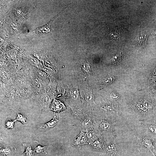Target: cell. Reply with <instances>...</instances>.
I'll use <instances>...</instances> for the list:
<instances>
[{
    "label": "cell",
    "instance_id": "cell-1",
    "mask_svg": "<svg viewBox=\"0 0 156 156\" xmlns=\"http://www.w3.org/2000/svg\"><path fill=\"white\" fill-rule=\"evenodd\" d=\"M98 111L94 115L96 119H116L118 115V109L116 105L109 103H103L98 106Z\"/></svg>",
    "mask_w": 156,
    "mask_h": 156
},
{
    "label": "cell",
    "instance_id": "cell-2",
    "mask_svg": "<svg viewBox=\"0 0 156 156\" xmlns=\"http://www.w3.org/2000/svg\"><path fill=\"white\" fill-rule=\"evenodd\" d=\"M96 121L98 129L102 135L115 131L116 119L104 118L96 119Z\"/></svg>",
    "mask_w": 156,
    "mask_h": 156
},
{
    "label": "cell",
    "instance_id": "cell-3",
    "mask_svg": "<svg viewBox=\"0 0 156 156\" xmlns=\"http://www.w3.org/2000/svg\"><path fill=\"white\" fill-rule=\"evenodd\" d=\"M81 131L85 133L98 128L97 124L94 116L89 114L77 124Z\"/></svg>",
    "mask_w": 156,
    "mask_h": 156
},
{
    "label": "cell",
    "instance_id": "cell-4",
    "mask_svg": "<svg viewBox=\"0 0 156 156\" xmlns=\"http://www.w3.org/2000/svg\"><path fill=\"white\" fill-rule=\"evenodd\" d=\"M92 151L98 152H106L107 145L105 140L102 136L91 143L89 145Z\"/></svg>",
    "mask_w": 156,
    "mask_h": 156
},
{
    "label": "cell",
    "instance_id": "cell-5",
    "mask_svg": "<svg viewBox=\"0 0 156 156\" xmlns=\"http://www.w3.org/2000/svg\"><path fill=\"white\" fill-rule=\"evenodd\" d=\"M134 142L137 145L149 149L153 147L152 141L146 136L135 135Z\"/></svg>",
    "mask_w": 156,
    "mask_h": 156
},
{
    "label": "cell",
    "instance_id": "cell-6",
    "mask_svg": "<svg viewBox=\"0 0 156 156\" xmlns=\"http://www.w3.org/2000/svg\"><path fill=\"white\" fill-rule=\"evenodd\" d=\"M86 144H88L86 133L81 131L79 134L75 138L72 146L74 147L80 148Z\"/></svg>",
    "mask_w": 156,
    "mask_h": 156
},
{
    "label": "cell",
    "instance_id": "cell-7",
    "mask_svg": "<svg viewBox=\"0 0 156 156\" xmlns=\"http://www.w3.org/2000/svg\"><path fill=\"white\" fill-rule=\"evenodd\" d=\"M71 108L73 116L80 121L90 114L87 110L79 106H76Z\"/></svg>",
    "mask_w": 156,
    "mask_h": 156
},
{
    "label": "cell",
    "instance_id": "cell-8",
    "mask_svg": "<svg viewBox=\"0 0 156 156\" xmlns=\"http://www.w3.org/2000/svg\"><path fill=\"white\" fill-rule=\"evenodd\" d=\"M116 136H114L113 140L107 145L106 152L109 156H116L120 152V148L116 141Z\"/></svg>",
    "mask_w": 156,
    "mask_h": 156
},
{
    "label": "cell",
    "instance_id": "cell-9",
    "mask_svg": "<svg viewBox=\"0 0 156 156\" xmlns=\"http://www.w3.org/2000/svg\"><path fill=\"white\" fill-rule=\"evenodd\" d=\"M58 121L59 120L56 119L54 114L53 119L51 121L44 124H37V126L38 129L40 130L46 131L55 127Z\"/></svg>",
    "mask_w": 156,
    "mask_h": 156
},
{
    "label": "cell",
    "instance_id": "cell-10",
    "mask_svg": "<svg viewBox=\"0 0 156 156\" xmlns=\"http://www.w3.org/2000/svg\"><path fill=\"white\" fill-rule=\"evenodd\" d=\"M49 109L55 112L59 113L60 112L65 109L66 107L62 102L54 99L50 105Z\"/></svg>",
    "mask_w": 156,
    "mask_h": 156
},
{
    "label": "cell",
    "instance_id": "cell-11",
    "mask_svg": "<svg viewBox=\"0 0 156 156\" xmlns=\"http://www.w3.org/2000/svg\"><path fill=\"white\" fill-rule=\"evenodd\" d=\"M86 133L89 145L103 135L101 134L98 128L89 131Z\"/></svg>",
    "mask_w": 156,
    "mask_h": 156
},
{
    "label": "cell",
    "instance_id": "cell-12",
    "mask_svg": "<svg viewBox=\"0 0 156 156\" xmlns=\"http://www.w3.org/2000/svg\"><path fill=\"white\" fill-rule=\"evenodd\" d=\"M115 79L114 76L111 75H107L102 78L101 82L103 85H108L112 83Z\"/></svg>",
    "mask_w": 156,
    "mask_h": 156
},
{
    "label": "cell",
    "instance_id": "cell-13",
    "mask_svg": "<svg viewBox=\"0 0 156 156\" xmlns=\"http://www.w3.org/2000/svg\"><path fill=\"white\" fill-rule=\"evenodd\" d=\"M23 145L25 147V151L21 155V156H33L34 151L29 145L23 144Z\"/></svg>",
    "mask_w": 156,
    "mask_h": 156
},
{
    "label": "cell",
    "instance_id": "cell-14",
    "mask_svg": "<svg viewBox=\"0 0 156 156\" xmlns=\"http://www.w3.org/2000/svg\"><path fill=\"white\" fill-rule=\"evenodd\" d=\"M77 89L75 87L71 88L70 91L69 96L73 101H77L78 98V94Z\"/></svg>",
    "mask_w": 156,
    "mask_h": 156
},
{
    "label": "cell",
    "instance_id": "cell-15",
    "mask_svg": "<svg viewBox=\"0 0 156 156\" xmlns=\"http://www.w3.org/2000/svg\"><path fill=\"white\" fill-rule=\"evenodd\" d=\"M85 100L91 105L92 103H94L93 95L90 92H86L84 94Z\"/></svg>",
    "mask_w": 156,
    "mask_h": 156
},
{
    "label": "cell",
    "instance_id": "cell-16",
    "mask_svg": "<svg viewBox=\"0 0 156 156\" xmlns=\"http://www.w3.org/2000/svg\"><path fill=\"white\" fill-rule=\"evenodd\" d=\"M0 153L5 156H9L11 153V149L9 147H6L3 148H1Z\"/></svg>",
    "mask_w": 156,
    "mask_h": 156
},
{
    "label": "cell",
    "instance_id": "cell-17",
    "mask_svg": "<svg viewBox=\"0 0 156 156\" xmlns=\"http://www.w3.org/2000/svg\"><path fill=\"white\" fill-rule=\"evenodd\" d=\"M16 118L17 120L21 122L23 124H25L27 122L26 116L23 114H18Z\"/></svg>",
    "mask_w": 156,
    "mask_h": 156
},
{
    "label": "cell",
    "instance_id": "cell-18",
    "mask_svg": "<svg viewBox=\"0 0 156 156\" xmlns=\"http://www.w3.org/2000/svg\"><path fill=\"white\" fill-rule=\"evenodd\" d=\"M48 146H42L40 145L35 146L34 151L38 153H43L45 152V150Z\"/></svg>",
    "mask_w": 156,
    "mask_h": 156
},
{
    "label": "cell",
    "instance_id": "cell-19",
    "mask_svg": "<svg viewBox=\"0 0 156 156\" xmlns=\"http://www.w3.org/2000/svg\"><path fill=\"white\" fill-rule=\"evenodd\" d=\"M16 120H17L16 119L14 120H8L6 122V128L5 130L10 128L12 129L13 128L14 123Z\"/></svg>",
    "mask_w": 156,
    "mask_h": 156
},
{
    "label": "cell",
    "instance_id": "cell-20",
    "mask_svg": "<svg viewBox=\"0 0 156 156\" xmlns=\"http://www.w3.org/2000/svg\"><path fill=\"white\" fill-rule=\"evenodd\" d=\"M121 59L120 55H117L113 57L112 59V62H116L120 60Z\"/></svg>",
    "mask_w": 156,
    "mask_h": 156
}]
</instances>
